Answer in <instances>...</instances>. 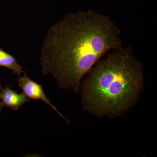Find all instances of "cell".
<instances>
[{
  "label": "cell",
  "instance_id": "5",
  "mask_svg": "<svg viewBox=\"0 0 157 157\" xmlns=\"http://www.w3.org/2000/svg\"><path fill=\"white\" fill-rule=\"evenodd\" d=\"M0 67L12 70L14 73L20 76L25 73L23 67L17 63L16 59L0 47Z\"/></svg>",
  "mask_w": 157,
  "mask_h": 157
},
{
  "label": "cell",
  "instance_id": "6",
  "mask_svg": "<svg viewBox=\"0 0 157 157\" xmlns=\"http://www.w3.org/2000/svg\"><path fill=\"white\" fill-rule=\"evenodd\" d=\"M3 107H4V105H3L2 102V101H1V99H0V114L2 113V110Z\"/></svg>",
  "mask_w": 157,
  "mask_h": 157
},
{
  "label": "cell",
  "instance_id": "1",
  "mask_svg": "<svg viewBox=\"0 0 157 157\" xmlns=\"http://www.w3.org/2000/svg\"><path fill=\"white\" fill-rule=\"evenodd\" d=\"M120 30L93 11L67 14L48 30L40 52L42 73L60 89L79 92L82 78L106 53L122 48Z\"/></svg>",
  "mask_w": 157,
  "mask_h": 157
},
{
  "label": "cell",
  "instance_id": "4",
  "mask_svg": "<svg viewBox=\"0 0 157 157\" xmlns=\"http://www.w3.org/2000/svg\"><path fill=\"white\" fill-rule=\"evenodd\" d=\"M0 99L3 105L12 110H17L30 101L23 93L19 94L16 91L6 86L3 88L0 83Z\"/></svg>",
  "mask_w": 157,
  "mask_h": 157
},
{
  "label": "cell",
  "instance_id": "2",
  "mask_svg": "<svg viewBox=\"0 0 157 157\" xmlns=\"http://www.w3.org/2000/svg\"><path fill=\"white\" fill-rule=\"evenodd\" d=\"M88 73L79 90L82 104L98 117L122 115L136 104L143 90V65L130 47L114 50Z\"/></svg>",
  "mask_w": 157,
  "mask_h": 157
},
{
  "label": "cell",
  "instance_id": "3",
  "mask_svg": "<svg viewBox=\"0 0 157 157\" xmlns=\"http://www.w3.org/2000/svg\"><path fill=\"white\" fill-rule=\"evenodd\" d=\"M18 86L21 88L23 93L29 99L35 100H39L43 101L48 106L51 107L53 110L56 111L58 114L60 116L62 117L66 121L70 123L60 113L55 106L51 102L49 99L45 95L43 87L41 85L37 83L36 82L32 80L27 76L25 73L24 76H21L17 79Z\"/></svg>",
  "mask_w": 157,
  "mask_h": 157
}]
</instances>
